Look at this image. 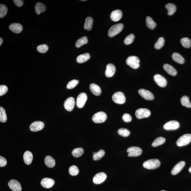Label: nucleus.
<instances>
[{"mask_svg": "<svg viewBox=\"0 0 191 191\" xmlns=\"http://www.w3.org/2000/svg\"><path fill=\"white\" fill-rule=\"evenodd\" d=\"M123 27L124 25L122 23H118L113 25L109 30L108 35L110 37L115 36L121 32Z\"/></svg>", "mask_w": 191, "mask_h": 191, "instance_id": "obj_2", "label": "nucleus"}, {"mask_svg": "<svg viewBox=\"0 0 191 191\" xmlns=\"http://www.w3.org/2000/svg\"><path fill=\"white\" fill-rule=\"evenodd\" d=\"M88 43V39L87 37H83L77 40L76 42L75 47L77 48L81 47L84 45L87 44Z\"/></svg>", "mask_w": 191, "mask_h": 191, "instance_id": "obj_33", "label": "nucleus"}, {"mask_svg": "<svg viewBox=\"0 0 191 191\" xmlns=\"http://www.w3.org/2000/svg\"><path fill=\"white\" fill-rule=\"evenodd\" d=\"M3 42V39L2 38H0V46H1L2 45Z\"/></svg>", "mask_w": 191, "mask_h": 191, "instance_id": "obj_50", "label": "nucleus"}, {"mask_svg": "<svg viewBox=\"0 0 191 191\" xmlns=\"http://www.w3.org/2000/svg\"><path fill=\"white\" fill-rule=\"evenodd\" d=\"M160 162L158 159H151L145 161L143 164V166L146 169H155L159 168Z\"/></svg>", "mask_w": 191, "mask_h": 191, "instance_id": "obj_1", "label": "nucleus"}, {"mask_svg": "<svg viewBox=\"0 0 191 191\" xmlns=\"http://www.w3.org/2000/svg\"><path fill=\"white\" fill-rule=\"evenodd\" d=\"M7 114L5 111L3 107H0V121L2 123L7 122Z\"/></svg>", "mask_w": 191, "mask_h": 191, "instance_id": "obj_38", "label": "nucleus"}, {"mask_svg": "<svg viewBox=\"0 0 191 191\" xmlns=\"http://www.w3.org/2000/svg\"><path fill=\"white\" fill-rule=\"evenodd\" d=\"M69 172L71 176H77L79 174V170L77 166L72 165L70 167L69 169Z\"/></svg>", "mask_w": 191, "mask_h": 191, "instance_id": "obj_41", "label": "nucleus"}, {"mask_svg": "<svg viewBox=\"0 0 191 191\" xmlns=\"http://www.w3.org/2000/svg\"><path fill=\"white\" fill-rule=\"evenodd\" d=\"M107 178L106 174L104 172L98 173L94 176L93 182L96 184H100L105 181Z\"/></svg>", "mask_w": 191, "mask_h": 191, "instance_id": "obj_10", "label": "nucleus"}, {"mask_svg": "<svg viewBox=\"0 0 191 191\" xmlns=\"http://www.w3.org/2000/svg\"><path fill=\"white\" fill-rule=\"evenodd\" d=\"M118 132L119 135L124 137H128L130 134L129 130L124 128L119 129Z\"/></svg>", "mask_w": 191, "mask_h": 191, "instance_id": "obj_43", "label": "nucleus"}, {"mask_svg": "<svg viewBox=\"0 0 191 191\" xmlns=\"http://www.w3.org/2000/svg\"><path fill=\"white\" fill-rule=\"evenodd\" d=\"M140 62L139 59L136 56H130L126 60V64L131 67L135 69L139 67Z\"/></svg>", "mask_w": 191, "mask_h": 191, "instance_id": "obj_3", "label": "nucleus"}, {"mask_svg": "<svg viewBox=\"0 0 191 191\" xmlns=\"http://www.w3.org/2000/svg\"><path fill=\"white\" fill-rule=\"evenodd\" d=\"M150 115V110L146 108H140L137 110L135 112V116L137 118L141 119L148 117Z\"/></svg>", "mask_w": 191, "mask_h": 191, "instance_id": "obj_7", "label": "nucleus"}, {"mask_svg": "<svg viewBox=\"0 0 191 191\" xmlns=\"http://www.w3.org/2000/svg\"><path fill=\"white\" fill-rule=\"evenodd\" d=\"M164 69L167 73L172 76H175L177 75V71L175 69L172 65L168 64H165L164 65Z\"/></svg>", "mask_w": 191, "mask_h": 191, "instance_id": "obj_23", "label": "nucleus"}, {"mask_svg": "<svg viewBox=\"0 0 191 191\" xmlns=\"http://www.w3.org/2000/svg\"><path fill=\"white\" fill-rule=\"evenodd\" d=\"M180 102L183 106L186 107L188 108L191 107V103L190 102L188 97L186 96H184L182 97L180 99Z\"/></svg>", "mask_w": 191, "mask_h": 191, "instance_id": "obj_32", "label": "nucleus"}, {"mask_svg": "<svg viewBox=\"0 0 191 191\" xmlns=\"http://www.w3.org/2000/svg\"><path fill=\"white\" fill-rule=\"evenodd\" d=\"M116 71V67L113 64L109 63L106 66L105 71V75L107 77H110L114 75Z\"/></svg>", "mask_w": 191, "mask_h": 191, "instance_id": "obj_20", "label": "nucleus"}, {"mask_svg": "<svg viewBox=\"0 0 191 191\" xmlns=\"http://www.w3.org/2000/svg\"><path fill=\"white\" fill-rule=\"evenodd\" d=\"M134 39H135V35L134 34H131L125 38L124 40V43L126 45H129L133 43Z\"/></svg>", "mask_w": 191, "mask_h": 191, "instance_id": "obj_42", "label": "nucleus"}, {"mask_svg": "<svg viewBox=\"0 0 191 191\" xmlns=\"http://www.w3.org/2000/svg\"><path fill=\"white\" fill-rule=\"evenodd\" d=\"M8 91V88L5 85L0 86V96L5 95Z\"/></svg>", "mask_w": 191, "mask_h": 191, "instance_id": "obj_46", "label": "nucleus"}, {"mask_svg": "<svg viewBox=\"0 0 191 191\" xmlns=\"http://www.w3.org/2000/svg\"><path fill=\"white\" fill-rule=\"evenodd\" d=\"M93 19L92 17H88L86 19L84 25V29L89 31L92 28L93 23Z\"/></svg>", "mask_w": 191, "mask_h": 191, "instance_id": "obj_27", "label": "nucleus"}, {"mask_svg": "<svg viewBox=\"0 0 191 191\" xmlns=\"http://www.w3.org/2000/svg\"><path fill=\"white\" fill-rule=\"evenodd\" d=\"M165 7L168 10V15H172L176 11V7L174 4L170 3L166 4Z\"/></svg>", "mask_w": 191, "mask_h": 191, "instance_id": "obj_31", "label": "nucleus"}, {"mask_svg": "<svg viewBox=\"0 0 191 191\" xmlns=\"http://www.w3.org/2000/svg\"><path fill=\"white\" fill-rule=\"evenodd\" d=\"M165 139L164 137H158L154 140L152 143V145L153 147H156L163 144L165 142Z\"/></svg>", "mask_w": 191, "mask_h": 191, "instance_id": "obj_34", "label": "nucleus"}, {"mask_svg": "<svg viewBox=\"0 0 191 191\" xmlns=\"http://www.w3.org/2000/svg\"><path fill=\"white\" fill-rule=\"evenodd\" d=\"M13 1L15 5L17 7H21L23 4V1L22 0H14Z\"/></svg>", "mask_w": 191, "mask_h": 191, "instance_id": "obj_49", "label": "nucleus"}, {"mask_svg": "<svg viewBox=\"0 0 191 191\" xmlns=\"http://www.w3.org/2000/svg\"><path fill=\"white\" fill-rule=\"evenodd\" d=\"M182 45L186 48H188L191 46V41L188 38H183L180 40Z\"/></svg>", "mask_w": 191, "mask_h": 191, "instance_id": "obj_37", "label": "nucleus"}, {"mask_svg": "<svg viewBox=\"0 0 191 191\" xmlns=\"http://www.w3.org/2000/svg\"><path fill=\"white\" fill-rule=\"evenodd\" d=\"M107 114L104 112H100L95 113L92 118L93 121L96 123H104L107 119Z\"/></svg>", "mask_w": 191, "mask_h": 191, "instance_id": "obj_5", "label": "nucleus"}, {"mask_svg": "<svg viewBox=\"0 0 191 191\" xmlns=\"http://www.w3.org/2000/svg\"><path fill=\"white\" fill-rule=\"evenodd\" d=\"M165 191V190H162V191Z\"/></svg>", "mask_w": 191, "mask_h": 191, "instance_id": "obj_52", "label": "nucleus"}, {"mask_svg": "<svg viewBox=\"0 0 191 191\" xmlns=\"http://www.w3.org/2000/svg\"><path fill=\"white\" fill-rule=\"evenodd\" d=\"M154 79L158 85L161 87H165L166 86L167 81L165 77L160 74H156L154 77Z\"/></svg>", "mask_w": 191, "mask_h": 191, "instance_id": "obj_14", "label": "nucleus"}, {"mask_svg": "<svg viewBox=\"0 0 191 191\" xmlns=\"http://www.w3.org/2000/svg\"><path fill=\"white\" fill-rule=\"evenodd\" d=\"M55 184V181L51 178H45L41 180V184L43 187L45 188H50Z\"/></svg>", "mask_w": 191, "mask_h": 191, "instance_id": "obj_17", "label": "nucleus"}, {"mask_svg": "<svg viewBox=\"0 0 191 191\" xmlns=\"http://www.w3.org/2000/svg\"><path fill=\"white\" fill-rule=\"evenodd\" d=\"M23 160L25 163L29 165L32 163L33 156L32 153L29 151H27L23 154Z\"/></svg>", "mask_w": 191, "mask_h": 191, "instance_id": "obj_24", "label": "nucleus"}, {"mask_svg": "<svg viewBox=\"0 0 191 191\" xmlns=\"http://www.w3.org/2000/svg\"><path fill=\"white\" fill-rule=\"evenodd\" d=\"M146 25L149 29L153 30L156 27V24L153 19L150 16H147L146 19Z\"/></svg>", "mask_w": 191, "mask_h": 191, "instance_id": "obj_30", "label": "nucleus"}, {"mask_svg": "<svg viewBox=\"0 0 191 191\" xmlns=\"http://www.w3.org/2000/svg\"><path fill=\"white\" fill-rule=\"evenodd\" d=\"M75 105V100L72 97H70L65 100L64 104L65 109L69 112L72 111L74 109Z\"/></svg>", "mask_w": 191, "mask_h": 191, "instance_id": "obj_12", "label": "nucleus"}, {"mask_svg": "<svg viewBox=\"0 0 191 191\" xmlns=\"http://www.w3.org/2000/svg\"><path fill=\"white\" fill-rule=\"evenodd\" d=\"M123 120L126 123H129L132 120V117L128 113H125L122 117Z\"/></svg>", "mask_w": 191, "mask_h": 191, "instance_id": "obj_47", "label": "nucleus"}, {"mask_svg": "<svg viewBox=\"0 0 191 191\" xmlns=\"http://www.w3.org/2000/svg\"><path fill=\"white\" fill-rule=\"evenodd\" d=\"M123 16V13L120 10H116L112 12L110 14V17L112 21L117 22L122 19Z\"/></svg>", "mask_w": 191, "mask_h": 191, "instance_id": "obj_19", "label": "nucleus"}, {"mask_svg": "<svg viewBox=\"0 0 191 191\" xmlns=\"http://www.w3.org/2000/svg\"><path fill=\"white\" fill-rule=\"evenodd\" d=\"M191 141V134H186L179 138L177 141L176 144L179 147H182L189 144Z\"/></svg>", "mask_w": 191, "mask_h": 191, "instance_id": "obj_4", "label": "nucleus"}, {"mask_svg": "<svg viewBox=\"0 0 191 191\" xmlns=\"http://www.w3.org/2000/svg\"><path fill=\"white\" fill-rule=\"evenodd\" d=\"M180 124L176 121L172 120L167 122L164 125V128L167 130H173L178 129Z\"/></svg>", "mask_w": 191, "mask_h": 191, "instance_id": "obj_11", "label": "nucleus"}, {"mask_svg": "<svg viewBox=\"0 0 191 191\" xmlns=\"http://www.w3.org/2000/svg\"><path fill=\"white\" fill-rule=\"evenodd\" d=\"M49 47L47 45L42 44L39 45L37 47V50L41 53H45L48 50Z\"/></svg>", "mask_w": 191, "mask_h": 191, "instance_id": "obj_44", "label": "nucleus"}, {"mask_svg": "<svg viewBox=\"0 0 191 191\" xmlns=\"http://www.w3.org/2000/svg\"><path fill=\"white\" fill-rule=\"evenodd\" d=\"M35 9L37 14L39 15L45 11L46 7L44 4L38 2L35 4Z\"/></svg>", "mask_w": 191, "mask_h": 191, "instance_id": "obj_26", "label": "nucleus"}, {"mask_svg": "<svg viewBox=\"0 0 191 191\" xmlns=\"http://www.w3.org/2000/svg\"><path fill=\"white\" fill-rule=\"evenodd\" d=\"M128 153V156L130 157H137L139 156L142 153V150L140 147H131L129 148L127 150Z\"/></svg>", "mask_w": 191, "mask_h": 191, "instance_id": "obj_8", "label": "nucleus"}, {"mask_svg": "<svg viewBox=\"0 0 191 191\" xmlns=\"http://www.w3.org/2000/svg\"><path fill=\"white\" fill-rule=\"evenodd\" d=\"M90 55L86 53L79 55L77 58V61L79 63H82L87 61L90 59Z\"/></svg>", "mask_w": 191, "mask_h": 191, "instance_id": "obj_25", "label": "nucleus"}, {"mask_svg": "<svg viewBox=\"0 0 191 191\" xmlns=\"http://www.w3.org/2000/svg\"><path fill=\"white\" fill-rule=\"evenodd\" d=\"M189 172L191 173V166L189 168Z\"/></svg>", "mask_w": 191, "mask_h": 191, "instance_id": "obj_51", "label": "nucleus"}, {"mask_svg": "<svg viewBox=\"0 0 191 191\" xmlns=\"http://www.w3.org/2000/svg\"><path fill=\"white\" fill-rule=\"evenodd\" d=\"M79 81L77 80H71L68 83L67 85V89H73L78 84Z\"/></svg>", "mask_w": 191, "mask_h": 191, "instance_id": "obj_45", "label": "nucleus"}, {"mask_svg": "<svg viewBox=\"0 0 191 191\" xmlns=\"http://www.w3.org/2000/svg\"><path fill=\"white\" fill-rule=\"evenodd\" d=\"M89 89L92 93L95 95L98 96L101 94L102 91L99 86L95 83H91L89 85Z\"/></svg>", "mask_w": 191, "mask_h": 191, "instance_id": "obj_22", "label": "nucleus"}, {"mask_svg": "<svg viewBox=\"0 0 191 191\" xmlns=\"http://www.w3.org/2000/svg\"><path fill=\"white\" fill-rule=\"evenodd\" d=\"M84 153V150L81 148H79L74 149L72 152V154L73 156L75 158H79L83 155Z\"/></svg>", "mask_w": 191, "mask_h": 191, "instance_id": "obj_35", "label": "nucleus"}, {"mask_svg": "<svg viewBox=\"0 0 191 191\" xmlns=\"http://www.w3.org/2000/svg\"><path fill=\"white\" fill-rule=\"evenodd\" d=\"M138 93L145 99L148 100H152L154 99V96L150 91L144 89H140L138 90Z\"/></svg>", "mask_w": 191, "mask_h": 191, "instance_id": "obj_13", "label": "nucleus"}, {"mask_svg": "<svg viewBox=\"0 0 191 191\" xmlns=\"http://www.w3.org/2000/svg\"><path fill=\"white\" fill-rule=\"evenodd\" d=\"M112 100L115 103L119 104H124L126 101L125 95L121 92H115L113 95Z\"/></svg>", "mask_w": 191, "mask_h": 191, "instance_id": "obj_6", "label": "nucleus"}, {"mask_svg": "<svg viewBox=\"0 0 191 191\" xmlns=\"http://www.w3.org/2000/svg\"><path fill=\"white\" fill-rule=\"evenodd\" d=\"M164 43H165V40L164 38L163 37H160L158 39L157 41L155 44V49L157 50H159L161 49L163 47Z\"/></svg>", "mask_w": 191, "mask_h": 191, "instance_id": "obj_40", "label": "nucleus"}, {"mask_svg": "<svg viewBox=\"0 0 191 191\" xmlns=\"http://www.w3.org/2000/svg\"><path fill=\"white\" fill-rule=\"evenodd\" d=\"M45 163L49 168H53L55 165V161L51 156H47L45 159Z\"/></svg>", "mask_w": 191, "mask_h": 191, "instance_id": "obj_28", "label": "nucleus"}, {"mask_svg": "<svg viewBox=\"0 0 191 191\" xmlns=\"http://www.w3.org/2000/svg\"><path fill=\"white\" fill-rule=\"evenodd\" d=\"M87 95L84 92L80 93L77 97L76 104L78 108H83L87 100Z\"/></svg>", "mask_w": 191, "mask_h": 191, "instance_id": "obj_9", "label": "nucleus"}, {"mask_svg": "<svg viewBox=\"0 0 191 191\" xmlns=\"http://www.w3.org/2000/svg\"><path fill=\"white\" fill-rule=\"evenodd\" d=\"M172 58L174 61L179 64H182L184 63V58L179 53H173Z\"/></svg>", "mask_w": 191, "mask_h": 191, "instance_id": "obj_29", "label": "nucleus"}, {"mask_svg": "<svg viewBox=\"0 0 191 191\" xmlns=\"http://www.w3.org/2000/svg\"><path fill=\"white\" fill-rule=\"evenodd\" d=\"M105 154V152L102 150H100L99 151L93 153V158L94 160H99L103 157Z\"/></svg>", "mask_w": 191, "mask_h": 191, "instance_id": "obj_36", "label": "nucleus"}, {"mask_svg": "<svg viewBox=\"0 0 191 191\" xmlns=\"http://www.w3.org/2000/svg\"><path fill=\"white\" fill-rule=\"evenodd\" d=\"M7 8L6 6L4 4L0 5V18H3L6 15L7 12Z\"/></svg>", "mask_w": 191, "mask_h": 191, "instance_id": "obj_39", "label": "nucleus"}, {"mask_svg": "<svg viewBox=\"0 0 191 191\" xmlns=\"http://www.w3.org/2000/svg\"><path fill=\"white\" fill-rule=\"evenodd\" d=\"M7 164V161L5 158L0 156V167L5 166Z\"/></svg>", "mask_w": 191, "mask_h": 191, "instance_id": "obj_48", "label": "nucleus"}, {"mask_svg": "<svg viewBox=\"0 0 191 191\" xmlns=\"http://www.w3.org/2000/svg\"><path fill=\"white\" fill-rule=\"evenodd\" d=\"M8 186L10 189L13 191H21V186L19 182L17 180H10L8 183Z\"/></svg>", "mask_w": 191, "mask_h": 191, "instance_id": "obj_16", "label": "nucleus"}, {"mask_svg": "<svg viewBox=\"0 0 191 191\" xmlns=\"http://www.w3.org/2000/svg\"><path fill=\"white\" fill-rule=\"evenodd\" d=\"M9 28L14 33L18 34L20 33L22 31L23 26L20 23H13L9 25Z\"/></svg>", "mask_w": 191, "mask_h": 191, "instance_id": "obj_21", "label": "nucleus"}, {"mask_svg": "<svg viewBox=\"0 0 191 191\" xmlns=\"http://www.w3.org/2000/svg\"><path fill=\"white\" fill-rule=\"evenodd\" d=\"M185 164H186V163L184 161H180V162H179L176 165L174 166V168L171 171L172 174L173 175H175L178 174L184 168Z\"/></svg>", "mask_w": 191, "mask_h": 191, "instance_id": "obj_18", "label": "nucleus"}, {"mask_svg": "<svg viewBox=\"0 0 191 191\" xmlns=\"http://www.w3.org/2000/svg\"><path fill=\"white\" fill-rule=\"evenodd\" d=\"M44 124L43 122L36 121L31 124L29 128L31 131L37 132L42 130L44 128Z\"/></svg>", "mask_w": 191, "mask_h": 191, "instance_id": "obj_15", "label": "nucleus"}]
</instances>
